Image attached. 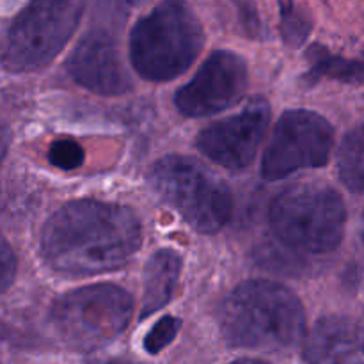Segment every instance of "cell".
<instances>
[{"mask_svg":"<svg viewBox=\"0 0 364 364\" xmlns=\"http://www.w3.org/2000/svg\"><path fill=\"white\" fill-rule=\"evenodd\" d=\"M130 0H89L91 25L119 32L130 14Z\"/></svg>","mask_w":364,"mask_h":364,"instance_id":"cell-16","label":"cell"},{"mask_svg":"<svg viewBox=\"0 0 364 364\" xmlns=\"http://www.w3.org/2000/svg\"><path fill=\"white\" fill-rule=\"evenodd\" d=\"M361 238L364 242V212H363V219H361Z\"/></svg>","mask_w":364,"mask_h":364,"instance_id":"cell-22","label":"cell"},{"mask_svg":"<svg viewBox=\"0 0 364 364\" xmlns=\"http://www.w3.org/2000/svg\"><path fill=\"white\" fill-rule=\"evenodd\" d=\"M304 364H364V340L354 320L326 316L304 343Z\"/></svg>","mask_w":364,"mask_h":364,"instance_id":"cell-12","label":"cell"},{"mask_svg":"<svg viewBox=\"0 0 364 364\" xmlns=\"http://www.w3.org/2000/svg\"><path fill=\"white\" fill-rule=\"evenodd\" d=\"M141 244V220L128 206L77 199L46 220L39 252L55 272L89 277L124 267Z\"/></svg>","mask_w":364,"mask_h":364,"instance_id":"cell-1","label":"cell"},{"mask_svg":"<svg viewBox=\"0 0 364 364\" xmlns=\"http://www.w3.org/2000/svg\"><path fill=\"white\" fill-rule=\"evenodd\" d=\"M84 148L73 139H57L48 149V162L63 171H73L84 164Z\"/></svg>","mask_w":364,"mask_h":364,"instance_id":"cell-18","label":"cell"},{"mask_svg":"<svg viewBox=\"0 0 364 364\" xmlns=\"http://www.w3.org/2000/svg\"><path fill=\"white\" fill-rule=\"evenodd\" d=\"M219 326L231 347L279 352L301 343L306 313L290 288L272 281H245L220 304Z\"/></svg>","mask_w":364,"mask_h":364,"instance_id":"cell-2","label":"cell"},{"mask_svg":"<svg viewBox=\"0 0 364 364\" xmlns=\"http://www.w3.org/2000/svg\"><path fill=\"white\" fill-rule=\"evenodd\" d=\"M134 299L110 283L77 288L53 302L50 323L57 336L75 350L91 352L116 340L128 327Z\"/></svg>","mask_w":364,"mask_h":364,"instance_id":"cell-6","label":"cell"},{"mask_svg":"<svg viewBox=\"0 0 364 364\" xmlns=\"http://www.w3.org/2000/svg\"><path fill=\"white\" fill-rule=\"evenodd\" d=\"M80 16L77 0H28L7 28L4 68L11 73H28L48 66L68 45Z\"/></svg>","mask_w":364,"mask_h":364,"instance_id":"cell-7","label":"cell"},{"mask_svg":"<svg viewBox=\"0 0 364 364\" xmlns=\"http://www.w3.org/2000/svg\"><path fill=\"white\" fill-rule=\"evenodd\" d=\"M230 364H269V363L258 361V359H237V361H233Z\"/></svg>","mask_w":364,"mask_h":364,"instance_id":"cell-21","label":"cell"},{"mask_svg":"<svg viewBox=\"0 0 364 364\" xmlns=\"http://www.w3.org/2000/svg\"><path fill=\"white\" fill-rule=\"evenodd\" d=\"M334 128L313 110H288L277 121L262 162L265 180L277 181L304 169H318L331 160Z\"/></svg>","mask_w":364,"mask_h":364,"instance_id":"cell-8","label":"cell"},{"mask_svg":"<svg viewBox=\"0 0 364 364\" xmlns=\"http://www.w3.org/2000/svg\"><path fill=\"white\" fill-rule=\"evenodd\" d=\"M0 283H2V291H7L13 284L14 276H16V256L11 249L9 242L2 238V249H0Z\"/></svg>","mask_w":364,"mask_h":364,"instance_id":"cell-20","label":"cell"},{"mask_svg":"<svg viewBox=\"0 0 364 364\" xmlns=\"http://www.w3.org/2000/svg\"><path fill=\"white\" fill-rule=\"evenodd\" d=\"M205 45L201 21L185 0H162L130 32L134 70L149 82L180 77Z\"/></svg>","mask_w":364,"mask_h":364,"instance_id":"cell-3","label":"cell"},{"mask_svg":"<svg viewBox=\"0 0 364 364\" xmlns=\"http://www.w3.org/2000/svg\"><path fill=\"white\" fill-rule=\"evenodd\" d=\"M78 85L102 96H119L132 89L130 75L117 48V32L91 25L66 60Z\"/></svg>","mask_w":364,"mask_h":364,"instance_id":"cell-11","label":"cell"},{"mask_svg":"<svg viewBox=\"0 0 364 364\" xmlns=\"http://www.w3.org/2000/svg\"><path fill=\"white\" fill-rule=\"evenodd\" d=\"M309 77L313 80L327 77L341 82H363L364 80V60H350L345 57L333 55L327 48L313 45L308 50Z\"/></svg>","mask_w":364,"mask_h":364,"instance_id":"cell-14","label":"cell"},{"mask_svg":"<svg viewBox=\"0 0 364 364\" xmlns=\"http://www.w3.org/2000/svg\"><path fill=\"white\" fill-rule=\"evenodd\" d=\"M270 123V105L252 98L244 110L205 128L196 139L199 151L228 171H245L255 162Z\"/></svg>","mask_w":364,"mask_h":364,"instance_id":"cell-10","label":"cell"},{"mask_svg":"<svg viewBox=\"0 0 364 364\" xmlns=\"http://www.w3.org/2000/svg\"><path fill=\"white\" fill-rule=\"evenodd\" d=\"M180 327L181 320L176 318V316H164V318H160L159 322L151 327V331L146 334L144 350L151 355L160 354L167 345L173 343Z\"/></svg>","mask_w":364,"mask_h":364,"instance_id":"cell-19","label":"cell"},{"mask_svg":"<svg viewBox=\"0 0 364 364\" xmlns=\"http://www.w3.org/2000/svg\"><path fill=\"white\" fill-rule=\"evenodd\" d=\"M338 176L354 194L364 192V127L348 132L338 153Z\"/></svg>","mask_w":364,"mask_h":364,"instance_id":"cell-15","label":"cell"},{"mask_svg":"<svg viewBox=\"0 0 364 364\" xmlns=\"http://www.w3.org/2000/svg\"><path fill=\"white\" fill-rule=\"evenodd\" d=\"M269 224L287 247L326 255L343 242L347 206L331 185L320 181L295 183L272 199Z\"/></svg>","mask_w":364,"mask_h":364,"instance_id":"cell-4","label":"cell"},{"mask_svg":"<svg viewBox=\"0 0 364 364\" xmlns=\"http://www.w3.org/2000/svg\"><path fill=\"white\" fill-rule=\"evenodd\" d=\"M245 60L228 50L213 52L188 84L178 89L174 105L185 117H206L237 105L247 91Z\"/></svg>","mask_w":364,"mask_h":364,"instance_id":"cell-9","label":"cell"},{"mask_svg":"<svg viewBox=\"0 0 364 364\" xmlns=\"http://www.w3.org/2000/svg\"><path fill=\"white\" fill-rule=\"evenodd\" d=\"M281 32L288 46H301L311 32V21L291 0H281Z\"/></svg>","mask_w":364,"mask_h":364,"instance_id":"cell-17","label":"cell"},{"mask_svg":"<svg viewBox=\"0 0 364 364\" xmlns=\"http://www.w3.org/2000/svg\"><path fill=\"white\" fill-rule=\"evenodd\" d=\"M130 2H132V6H139V4L146 2V0H130Z\"/></svg>","mask_w":364,"mask_h":364,"instance_id":"cell-23","label":"cell"},{"mask_svg":"<svg viewBox=\"0 0 364 364\" xmlns=\"http://www.w3.org/2000/svg\"><path fill=\"white\" fill-rule=\"evenodd\" d=\"M181 256L173 249H160L144 267V291H142L141 318H148L169 304L181 274Z\"/></svg>","mask_w":364,"mask_h":364,"instance_id":"cell-13","label":"cell"},{"mask_svg":"<svg viewBox=\"0 0 364 364\" xmlns=\"http://www.w3.org/2000/svg\"><path fill=\"white\" fill-rule=\"evenodd\" d=\"M149 183L196 231L205 235L223 230L233 215L230 187L194 159L169 155L149 169Z\"/></svg>","mask_w":364,"mask_h":364,"instance_id":"cell-5","label":"cell"}]
</instances>
